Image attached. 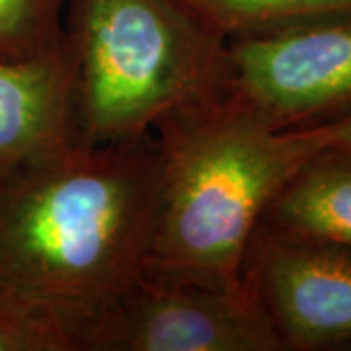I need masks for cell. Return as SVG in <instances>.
I'll return each mask as SVG.
<instances>
[{
  "mask_svg": "<svg viewBox=\"0 0 351 351\" xmlns=\"http://www.w3.org/2000/svg\"><path fill=\"white\" fill-rule=\"evenodd\" d=\"M260 225L351 248V149L328 145L291 176Z\"/></svg>",
  "mask_w": 351,
  "mask_h": 351,
  "instance_id": "8",
  "label": "cell"
},
{
  "mask_svg": "<svg viewBox=\"0 0 351 351\" xmlns=\"http://www.w3.org/2000/svg\"><path fill=\"white\" fill-rule=\"evenodd\" d=\"M248 287V285H246ZM281 351L250 289L141 274L78 326V351Z\"/></svg>",
  "mask_w": 351,
  "mask_h": 351,
  "instance_id": "5",
  "label": "cell"
},
{
  "mask_svg": "<svg viewBox=\"0 0 351 351\" xmlns=\"http://www.w3.org/2000/svg\"><path fill=\"white\" fill-rule=\"evenodd\" d=\"M75 141L151 135L170 113L225 86L226 41L176 0H71Z\"/></svg>",
  "mask_w": 351,
  "mask_h": 351,
  "instance_id": "3",
  "label": "cell"
},
{
  "mask_svg": "<svg viewBox=\"0 0 351 351\" xmlns=\"http://www.w3.org/2000/svg\"><path fill=\"white\" fill-rule=\"evenodd\" d=\"M330 129V145L351 149V113L328 123Z\"/></svg>",
  "mask_w": 351,
  "mask_h": 351,
  "instance_id": "12",
  "label": "cell"
},
{
  "mask_svg": "<svg viewBox=\"0 0 351 351\" xmlns=\"http://www.w3.org/2000/svg\"><path fill=\"white\" fill-rule=\"evenodd\" d=\"M75 143V57L64 45L0 61V178Z\"/></svg>",
  "mask_w": 351,
  "mask_h": 351,
  "instance_id": "7",
  "label": "cell"
},
{
  "mask_svg": "<svg viewBox=\"0 0 351 351\" xmlns=\"http://www.w3.org/2000/svg\"><path fill=\"white\" fill-rule=\"evenodd\" d=\"M158 147L145 137L71 143L0 178V279L76 326L143 271L158 193Z\"/></svg>",
  "mask_w": 351,
  "mask_h": 351,
  "instance_id": "1",
  "label": "cell"
},
{
  "mask_svg": "<svg viewBox=\"0 0 351 351\" xmlns=\"http://www.w3.org/2000/svg\"><path fill=\"white\" fill-rule=\"evenodd\" d=\"M0 351H78L75 322L57 306L0 279Z\"/></svg>",
  "mask_w": 351,
  "mask_h": 351,
  "instance_id": "10",
  "label": "cell"
},
{
  "mask_svg": "<svg viewBox=\"0 0 351 351\" xmlns=\"http://www.w3.org/2000/svg\"><path fill=\"white\" fill-rule=\"evenodd\" d=\"M225 90L274 129L351 113V14L228 39Z\"/></svg>",
  "mask_w": 351,
  "mask_h": 351,
  "instance_id": "4",
  "label": "cell"
},
{
  "mask_svg": "<svg viewBox=\"0 0 351 351\" xmlns=\"http://www.w3.org/2000/svg\"><path fill=\"white\" fill-rule=\"evenodd\" d=\"M158 193L145 276L242 293L244 260L267 205L330 145L328 123L274 129L228 92L154 127Z\"/></svg>",
  "mask_w": 351,
  "mask_h": 351,
  "instance_id": "2",
  "label": "cell"
},
{
  "mask_svg": "<svg viewBox=\"0 0 351 351\" xmlns=\"http://www.w3.org/2000/svg\"><path fill=\"white\" fill-rule=\"evenodd\" d=\"M221 39L248 38L351 14V0H176Z\"/></svg>",
  "mask_w": 351,
  "mask_h": 351,
  "instance_id": "9",
  "label": "cell"
},
{
  "mask_svg": "<svg viewBox=\"0 0 351 351\" xmlns=\"http://www.w3.org/2000/svg\"><path fill=\"white\" fill-rule=\"evenodd\" d=\"M71 0H0V61H27L64 45Z\"/></svg>",
  "mask_w": 351,
  "mask_h": 351,
  "instance_id": "11",
  "label": "cell"
},
{
  "mask_svg": "<svg viewBox=\"0 0 351 351\" xmlns=\"http://www.w3.org/2000/svg\"><path fill=\"white\" fill-rule=\"evenodd\" d=\"M244 281L281 351L351 350V248L258 225Z\"/></svg>",
  "mask_w": 351,
  "mask_h": 351,
  "instance_id": "6",
  "label": "cell"
}]
</instances>
